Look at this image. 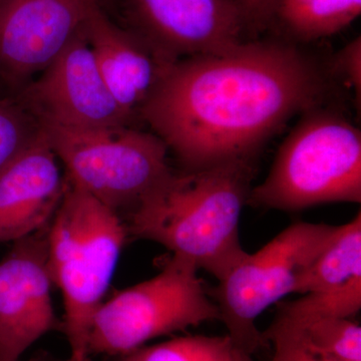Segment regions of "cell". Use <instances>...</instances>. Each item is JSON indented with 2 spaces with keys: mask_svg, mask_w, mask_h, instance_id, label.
I'll return each instance as SVG.
<instances>
[{
  "mask_svg": "<svg viewBox=\"0 0 361 361\" xmlns=\"http://www.w3.org/2000/svg\"><path fill=\"white\" fill-rule=\"evenodd\" d=\"M324 80L291 42H243L176 61L140 116L185 171L252 161L292 116L314 110Z\"/></svg>",
  "mask_w": 361,
  "mask_h": 361,
  "instance_id": "6da1fadb",
  "label": "cell"
},
{
  "mask_svg": "<svg viewBox=\"0 0 361 361\" xmlns=\"http://www.w3.org/2000/svg\"><path fill=\"white\" fill-rule=\"evenodd\" d=\"M252 177V161L173 172L132 211L128 232L221 281L247 254L239 224Z\"/></svg>",
  "mask_w": 361,
  "mask_h": 361,
  "instance_id": "7a4b0ae2",
  "label": "cell"
},
{
  "mask_svg": "<svg viewBox=\"0 0 361 361\" xmlns=\"http://www.w3.org/2000/svg\"><path fill=\"white\" fill-rule=\"evenodd\" d=\"M128 233L120 214L66 178L47 240L52 283L61 289L65 306L68 361H89L92 320L104 302Z\"/></svg>",
  "mask_w": 361,
  "mask_h": 361,
  "instance_id": "3957f363",
  "label": "cell"
},
{
  "mask_svg": "<svg viewBox=\"0 0 361 361\" xmlns=\"http://www.w3.org/2000/svg\"><path fill=\"white\" fill-rule=\"evenodd\" d=\"M360 201V130L341 116L313 110L287 135L269 174L248 199L286 212Z\"/></svg>",
  "mask_w": 361,
  "mask_h": 361,
  "instance_id": "277c9868",
  "label": "cell"
},
{
  "mask_svg": "<svg viewBox=\"0 0 361 361\" xmlns=\"http://www.w3.org/2000/svg\"><path fill=\"white\" fill-rule=\"evenodd\" d=\"M198 270L172 255L158 275L104 301L92 320L90 355H128L158 337L220 320Z\"/></svg>",
  "mask_w": 361,
  "mask_h": 361,
  "instance_id": "5b68a950",
  "label": "cell"
},
{
  "mask_svg": "<svg viewBox=\"0 0 361 361\" xmlns=\"http://www.w3.org/2000/svg\"><path fill=\"white\" fill-rule=\"evenodd\" d=\"M39 127L65 166L68 180L116 213L134 210L174 172L167 146L154 133L129 126L94 130Z\"/></svg>",
  "mask_w": 361,
  "mask_h": 361,
  "instance_id": "8992f818",
  "label": "cell"
},
{
  "mask_svg": "<svg viewBox=\"0 0 361 361\" xmlns=\"http://www.w3.org/2000/svg\"><path fill=\"white\" fill-rule=\"evenodd\" d=\"M338 229L339 226L294 223L260 250L247 253L219 281L213 296L220 320L240 348L252 355L267 344L256 320L273 303L293 293L299 278Z\"/></svg>",
  "mask_w": 361,
  "mask_h": 361,
  "instance_id": "52a82bcc",
  "label": "cell"
},
{
  "mask_svg": "<svg viewBox=\"0 0 361 361\" xmlns=\"http://www.w3.org/2000/svg\"><path fill=\"white\" fill-rule=\"evenodd\" d=\"M13 99L39 126L94 130L130 123L104 84L84 25L39 77Z\"/></svg>",
  "mask_w": 361,
  "mask_h": 361,
  "instance_id": "ba28073f",
  "label": "cell"
},
{
  "mask_svg": "<svg viewBox=\"0 0 361 361\" xmlns=\"http://www.w3.org/2000/svg\"><path fill=\"white\" fill-rule=\"evenodd\" d=\"M116 0H0V87L13 97L65 49L92 11Z\"/></svg>",
  "mask_w": 361,
  "mask_h": 361,
  "instance_id": "9c48e42d",
  "label": "cell"
},
{
  "mask_svg": "<svg viewBox=\"0 0 361 361\" xmlns=\"http://www.w3.org/2000/svg\"><path fill=\"white\" fill-rule=\"evenodd\" d=\"M121 23L169 58L217 54L245 42L235 0H116Z\"/></svg>",
  "mask_w": 361,
  "mask_h": 361,
  "instance_id": "30bf717a",
  "label": "cell"
},
{
  "mask_svg": "<svg viewBox=\"0 0 361 361\" xmlns=\"http://www.w3.org/2000/svg\"><path fill=\"white\" fill-rule=\"evenodd\" d=\"M39 233L13 242L0 261V361H20L56 324L47 240Z\"/></svg>",
  "mask_w": 361,
  "mask_h": 361,
  "instance_id": "8fae6325",
  "label": "cell"
},
{
  "mask_svg": "<svg viewBox=\"0 0 361 361\" xmlns=\"http://www.w3.org/2000/svg\"><path fill=\"white\" fill-rule=\"evenodd\" d=\"M84 30L104 84L132 122L175 59L116 23L106 9L92 11Z\"/></svg>",
  "mask_w": 361,
  "mask_h": 361,
  "instance_id": "7c38bea8",
  "label": "cell"
},
{
  "mask_svg": "<svg viewBox=\"0 0 361 361\" xmlns=\"http://www.w3.org/2000/svg\"><path fill=\"white\" fill-rule=\"evenodd\" d=\"M66 179L42 130L0 172V243L32 236L49 225Z\"/></svg>",
  "mask_w": 361,
  "mask_h": 361,
  "instance_id": "4fadbf2b",
  "label": "cell"
},
{
  "mask_svg": "<svg viewBox=\"0 0 361 361\" xmlns=\"http://www.w3.org/2000/svg\"><path fill=\"white\" fill-rule=\"evenodd\" d=\"M360 13L361 0H277L269 30L291 44L314 42L342 32Z\"/></svg>",
  "mask_w": 361,
  "mask_h": 361,
  "instance_id": "5bb4252c",
  "label": "cell"
},
{
  "mask_svg": "<svg viewBox=\"0 0 361 361\" xmlns=\"http://www.w3.org/2000/svg\"><path fill=\"white\" fill-rule=\"evenodd\" d=\"M266 343L286 339L314 355L341 361H361V329L349 318L274 322L263 332Z\"/></svg>",
  "mask_w": 361,
  "mask_h": 361,
  "instance_id": "9a60e30c",
  "label": "cell"
},
{
  "mask_svg": "<svg viewBox=\"0 0 361 361\" xmlns=\"http://www.w3.org/2000/svg\"><path fill=\"white\" fill-rule=\"evenodd\" d=\"M361 275V215L339 226L336 237L301 275L293 293L336 288Z\"/></svg>",
  "mask_w": 361,
  "mask_h": 361,
  "instance_id": "2e32d148",
  "label": "cell"
},
{
  "mask_svg": "<svg viewBox=\"0 0 361 361\" xmlns=\"http://www.w3.org/2000/svg\"><path fill=\"white\" fill-rule=\"evenodd\" d=\"M123 361H253L231 337L186 336L144 346Z\"/></svg>",
  "mask_w": 361,
  "mask_h": 361,
  "instance_id": "e0dca14e",
  "label": "cell"
},
{
  "mask_svg": "<svg viewBox=\"0 0 361 361\" xmlns=\"http://www.w3.org/2000/svg\"><path fill=\"white\" fill-rule=\"evenodd\" d=\"M360 308L361 275H358L336 288L306 293L301 298L284 304L274 320L296 322L314 318H349Z\"/></svg>",
  "mask_w": 361,
  "mask_h": 361,
  "instance_id": "ac0fdd59",
  "label": "cell"
},
{
  "mask_svg": "<svg viewBox=\"0 0 361 361\" xmlns=\"http://www.w3.org/2000/svg\"><path fill=\"white\" fill-rule=\"evenodd\" d=\"M40 134L39 123L13 97L0 92V172Z\"/></svg>",
  "mask_w": 361,
  "mask_h": 361,
  "instance_id": "d6986e66",
  "label": "cell"
},
{
  "mask_svg": "<svg viewBox=\"0 0 361 361\" xmlns=\"http://www.w3.org/2000/svg\"><path fill=\"white\" fill-rule=\"evenodd\" d=\"M245 18L248 33L269 30L277 0H235Z\"/></svg>",
  "mask_w": 361,
  "mask_h": 361,
  "instance_id": "ffe728a7",
  "label": "cell"
},
{
  "mask_svg": "<svg viewBox=\"0 0 361 361\" xmlns=\"http://www.w3.org/2000/svg\"><path fill=\"white\" fill-rule=\"evenodd\" d=\"M336 66L342 75L355 89L356 96L360 97L361 87V39L356 37L349 42L336 59Z\"/></svg>",
  "mask_w": 361,
  "mask_h": 361,
  "instance_id": "44dd1931",
  "label": "cell"
},
{
  "mask_svg": "<svg viewBox=\"0 0 361 361\" xmlns=\"http://www.w3.org/2000/svg\"><path fill=\"white\" fill-rule=\"evenodd\" d=\"M274 348L271 361H341L314 355L286 339L274 338L269 341Z\"/></svg>",
  "mask_w": 361,
  "mask_h": 361,
  "instance_id": "7402d4cb",
  "label": "cell"
},
{
  "mask_svg": "<svg viewBox=\"0 0 361 361\" xmlns=\"http://www.w3.org/2000/svg\"><path fill=\"white\" fill-rule=\"evenodd\" d=\"M66 361H68V360H66Z\"/></svg>",
  "mask_w": 361,
  "mask_h": 361,
  "instance_id": "603a6c76",
  "label": "cell"
}]
</instances>
